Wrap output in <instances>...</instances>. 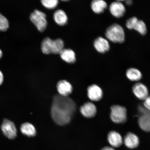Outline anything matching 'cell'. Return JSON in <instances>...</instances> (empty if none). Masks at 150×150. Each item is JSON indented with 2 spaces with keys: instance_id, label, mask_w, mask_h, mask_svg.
<instances>
[{
  "instance_id": "cell-1",
  "label": "cell",
  "mask_w": 150,
  "mask_h": 150,
  "mask_svg": "<svg viewBox=\"0 0 150 150\" xmlns=\"http://www.w3.org/2000/svg\"><path fill=\"white\" fill-rule=\"evenodd\" d=\"M76 109V104L72 99L56 95L54 97L51 108L52 119L58 125H66L70 122Z\"/></svg>"
},
{
  "instance_id": "cell-2",
  "label": "cell",
  "mask_w": 150,
  "mask_h": 150,
  "mask_svg": "<svg viewBox=\"0 0 150 150\" xmlns=\"http://www.w3.org/2000/svg\"><path fill=\"white\" fill-rule=\"evenodd\" d=\"M64 47V43L61 39L53 40L48 37L44 39L41 44L42 51L45 54H59Z\"/></svg>"
},
{
  "instance_id": "cell-3",
  "label": "cell",
  "mask_w": 150,
  "mask_h": 150,
  "mask_svg": "<svg viewBox=\"0 0 150 150\" xmlns=\"http://www.w3.org/2000/svg\"><path fill=\"white\" fill-rule=\"evenodd\" d=\"M109 40L114 43H122L125 40V33L123 28L117 24H114L109 27L105 33Z\"/></svg>"
},
{
  "instance_id": "cell-4",
  "label": "cell",
  "mask_w": 150,
  "mask_h": 150,
  "mask_svg": "<svg viewBox=\"0 0 150 150\" xmlns=\"http://www.w3.org/2000/svg\"><path fill=\"white\" fill-rule=\"evenodd\" d=\"M110 118L113 122L125 123L127 121V110L125 107L114 105L110 108Z\"/></svg>"
},
{
  "instance_id": "cell-5",
  "label": "cell",
  "mask_w": 150,
  "mask_h": 150,
  "mask_svg": "<svg viewBox=\"0 0 150 150\" xmlns=\"http://www.w3.org/2000/svg\"><path fill=\"white\" fill-rule=\"evenodd\" d=\"M30 18L31 21L41 32L46 29L47 22L46 15L44 13L36 9L32 13Z\"/></svg>"
},
{
  "instance_id": "cell-6",
  "label": "cell",
  "mask_w": 150,
  "mask_h": 150,
  "mask_svg": "<svg viewBox=\"0 0 150 150\" xmlns=\"http://www.w3.org/2000/svg\"><path fill=\"white\" fill-rule=\"evenodd\" d=\"M138 110V122L140 128L146 132H150V111L142 106H139Z\"/></svg>"
},
{
  "instance_id": "cell-7",
  "label": "cell",
  "mask_w": 150,
  "mask_h": 150,
  "mask_svg": "<svg viewBox=\"0 0 150 150\" xmlns=\"http://www.w3.org/2000/svg\"><path fill=\"white\" fill-rule=\"evenodd\" d=\"M1 128L3 134L9 139H14L16 137L17 130L12 122L5 119L2 124Z\"/></svg>"
},
{
  "instance_id": "cell-8",
  "label": "cell",
  "mask_w": 150,
  "mask_h": 150,
  "mask_svg": "<svg viewBox=\"0 0 150 150\" xmlns=\"http://www.w3.org/2000/svg\"><path fill=\"white\" fill-rule=\"evenodd\" d=\"M132 91L137 98L141 100H145L149 96V91L147 88L141 83L135 84L133 86Z\"/></svg>"
},
{
  "instance_id": "cell-9",
  "label": "cell",
  "mask_w": 150,
  "mask_h": 150,
  "mask_svg": "<svg viewBox=\"0 0 150 150\" xmlns=\"http://www.w3.org/2000/svg\"><path fill=\"white\" fill-rule=\"evenodd\" d=\"M88 96L91 100L97 102L101 100L103 97V92L101 88L96 84L89 86L87 89Z\"/></svg>"
},
{
  "instance_id": "cell-10",
  "label": "cell",
  "mask_w": 150,
  "mask_h": 150,
  "mask_svg": "<svg viewBox=\"0 0 150 150\" xmlns=\"http://www.w3.org/2000/svg\"><path fill=\"white\" fill-rule=\"evenodd\" d=\"M109 10L112 16L117 18L122 17L125 12L124 5L120 1L112 3L110 5Z\"/></svg>"
},
{
  "instance_id": "cell-11",
  "label": "cell",
  "mask_w": 150,
  "mask_h": 150,
  "mask_svg": "<svg viewBox=\"0 0 150 150\" xmlns=\"http://www.w3.org/2000/svg\"><path fill=\"white\" fill-rule=\"evenodd\" d=\"M80 112L84 117L92 118L96 114L97 108L95 105L91 102L84 104L80 108Z\"/></svg>"
},
{
  "instance_id": "cell-12",
  "label": "cell",
  "mask_w": 150,
  "mask_h": 150,
  "mask_svg": "<svg viewBox=\"0 0 150 150\" xmlns=\"http://www.w3.org/2000/svg\"><path fill=\"white\" fill-rule=\"evenodd\" d=\"M57 89L60 95L67 97L72 93L73 88L69 82L66 80H61L58 82Z\"/></svg>"
},
{
  "instance_id": "cell-13",
  "label": "cell",
  "mask_w": 150,
  "mask_h": 150,
  "mask_svg": "<svg viewBox=\"0 0 150 150\" xmlns=\"http://www.w3.org/2000/svg\"><path fill=\"white\" fill-rule=\"evenodd\" d=\"M93 45L97 51L101 53H104L108 51L110 48L108 41L102 37H99L95 39Z\"/></svg>"
},
{
  "instance_id": "cell-14",
  "label": "cell",
  "mask_w": 150,
  "mask_h": 150,
  "mask_svg": "<svg viewBox=\"0 0 150 150\" xmlns=\"http://www.w3.org/2000/svg\"><path fill=\"white\" fill-rule=\"evenodd\" d=\"M124 142L127 148L134 149L139 145V139L136 134L134 133L129 132L125 136Z\"/></svg>"
},
{
  "instance_id": "cell-15",
  "label": "cell",
  "mask_w": 150,
  "mask_h": 150,
  "mask_svg": "<svg viewBox=\"0 0 150 150\" xmlns=\"http://www.w3.org/2000/svg\"><path fill=\"white\" fill-rule=\"evenodd\" d=\"M108 140L109 143L113 147H119L123 143L120 134L115 131H111L108 133Z\"/></svg>"
},
{
  "instance_id": "cell-16",
  "label": "cell",
  "mask_w": 150,
  "mask_h": 150,
  "mask_svg": "<svg viewBox=\"0 0 150 150\" xmlns=\"http://www.w3.org/2000/svg\"><path fill=\"white\" fill-rule=\"evenodd\" d=\"M59 54L61 59L67 63L72 64L76 61V54L72 50L63 49Z\"/></svg>"
},
{
  "instance_id": "cell-17",
  "label": "cell",
  "mask_w": 150,
  "mask_h": 150,
  "mask_svg": "<svg viewBox=\"0 0 150 150\" xmlns=\"http://www.w3.org/2000/svg\"><path fill=\"white\" fill-rule=\"evenodd\" d=\"M91 8L96 14H100L104 12L108 6L107 4L103 0H94L91 3Z\"/></svg>"
},
{
  "instance_id": "cell-18",
  "label": "cell",
  "mask_w": 150,
  "mask_h": 150,
  "mask_svg": "<svg viewBox=\"0 0 150 150\" xmlns=\"http://www.w3.org/2000/svg\"><path fill=\"white\" fill-rule=\"evenodd\" d=\"M53 18L56 23L61 26L66 24L68 20L66 14L62 9H59L55 11L54 14Z\"/></svg>"
},
{
  "instance_id": "cell-19",
  "label": "cell",
  "mask_w": 150,
  "mask_h": 150,
  "mask_svg": "<svg viewBox=\"0 0 150 150\" xmlns=\"http://www.w3.org/2000/svg\"><path fill=\"white\" fill-rule=\"evenodd\" d=\"M20 130L22 134L29 137H33L36 134V131L33 125L29 123H24L21 125Z\"/></svg>"
},
{
  "instance_id": "cell-20",
  "label": "cell",
  "mask_w": 150,
  "mask_h": 150,
  "mask_svg": "<svg viewBox=\"0 0 150 150\" xmlns=\"http://www.w3.org/2000/svg\"><path fill=\"white\" fill-rule=\"evenodd\" d=\"M126 76L127 78L131 81H138L141 79L142 75L138 69L131 68L127 70Z\"/></svg>"
},
{
  "instance_id": "cell-21",
  "label": "cell",
  "mask_w": 150,
  "mask_h": 150,
  "mask_svg": "<svg viewBox=\"0 0 150 150\" xmlns=\"http://www.w3.org/2000/svg\"><path fill=\"white\" fill-rule=\"evenodd\" d=\"M134 29L142 35H145L147 32V27L145 22L140 20H138Z\"/></svg>"
},
{
  "instance_id": "cell-22",
  "label": "cell",
  "mask_w": 150,
  "mask_h": 150,
  "mask_svg": "<svg viewBox=\"0 0 150 150\" xmlns=\"http://www.w3.org/2000/svg\"><path fill=\"white\" fill-rule=\"evenodd\" d=\"M9 27V21L6 17L0 13V31H6Z\"/></svg>"
},
{
  "instance_id": "cell-23",
  "label": "cell",
  "mask_w": 150,
  "mask_h": 150,
  "mask_svg": "<svg viewBox=\"0 0 150 150\" xmlns=\"http://www.w3.org/2000/svg\"><path fill=\"white\" fill-rule=\"evenodd\" d=\"M41 2L43 6L48 9H54L57 6L59 1L57 0H42Z\"/></svg>"
},
{
  "instance_id": "cell-24",
  "label": "cell",
  "mask_w": 150,
  "mask_h": 150,
  "mask_svg": "<svg viewBox=\"0 0 150 150\" xmlns=\"http://www.w3.org/2000/svg\"><path fill=\"white\" fill-rule=\"evenodd\" d=\"M138 20L136 17L128 19L127 20L126 23V25L127 28L130 30L134 29L135 26Z\"/></svg>"
},
{
  "instance_id": "cell-25",
  "label": "cell",
  "mask_w": 150,
  "mask_h": 150,
  "mask_svg": "<svg viewBox=\"0 0 150 150\" xmlns=\"http://www.w3.org/2000/svg\"><path fill=\"white\" fill-rule=\"evenodd\" d=\"M143 105L144 107L150 111V95L144 100Z\"/></svg>"
},
{
  "instance_id": "cell-26",
  "label": "cell",
  "mask_w": 150,
  "mask_h": 150,
  "mask_svg": "<svg viewBox=\"0 0 150 150\" xmlns=\"http://www.w3.org/2000/svg\"><path fill=\"white\" fill-rule=\"evenodd\" d=\"M4 81V75L2 72L0 70V86L2 84Z\"/></svg>"
},
{
  "instance_id": "cell-27",
  "label": "cell",
  "mask_w": 150,
  "mask_h": 150,
  "mask_svg": "<svg viewBox=\"0 0 150 150\" xmlns=\"http://www.w3.org/2000/svg\"><path fill=\"white\" fill-rule=\"evenodd\" d=\"M101 150H115L113 148L110 147H105L103 148Z\"/></svg>"
},
{
  "instance_id": "cell-28",
  "label": "cell",
  "mask_w": 150,
  "mask_h": 150,
  "mask_svg": "<svg viewBox=\"0 0 150 150\" xmlns=\"http://www.w3.org/2000/svg\"><path fill=\"white\" fill-rule=\"evenodd\" d=\"M132 2L131 1H126V4L127 5H130L132 4Z\"/></svg>"
},
{
  "instance_id": "cell-29",
  "label": "cell",
  "mask_w": 150,
  "mask_h": 150,
  "mask_svg": "<svg viewBox=\"0 0 150 150\" xmlns=\"http://www.w3.org/2000/svg\"><path fill=\"white\" fill-rule=\"evenodd\" d=\"M3 55V52L1 51V50L0 49V59H1Z\"/></svg>"
}]
</instances>
